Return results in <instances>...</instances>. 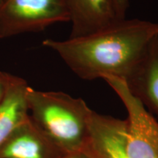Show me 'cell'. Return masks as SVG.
I'll use <instances>...</instances> for the list:
<instances>
[{"mask_svg":"<svg viewBox=\"0 0 158 158\" xmlns=\"http://www.w3.org/2000/svg\"><path fill=\"white\" fill-rule=\"evenodd\" d=\"M157 36L158 23L124 19L83 37L46 39L43 45L56 53L83 80L126 79Z\"/></svg>","mask_w":158,"mask_h":158,"instance_id":"obj_1","label":"cell"},{"mask_svg":"<svg viewBox=\"0 0 158 158\" xmlns=\"http://www.w3.org/2000/svg\"><path fill=\"white\" fill-rule=\"evenodd\" d=\"M27 102L31 121L63 153L82 151L92 113L83 99L29 86Z\"/></svg>","mask_w":158,"mask_h":158,"instance_id":"obj_2","label":"cell"},{"mask_svg":"<svg viewBox=\"0 0 158 158\" xmlns=\"http://www.w3.org/2000/svg\"><path fill=\"white\" fill-rule=\"evenodd\" d=\"M69 21L68 0H5L0 7V38L39 32Z\"/></svg>","mask_w":158,"mask_h":158,"instance_id":"obj_3","label":"cell"},{"mask_svg":"<svg viewBox=\"0 0 158 158\" xmlns=\"http://www.w3.org/2000/svg\"><path fill=\"white\" fill-rule=\"evenodd\" d=\"M117 94L128 117L125 148L130 158H158V121L130 92L124 79L102 78Z\"/></svg>","mask_w":158,"mask_h":158,"instance_id":"obj_4","label":"cell"},{"mask_svg":"<svg viewBox=\"0 0 158 158\" xmlns=\"http://www.w3.org/2000/svg\"><path fill=\"white\" fill-rule=\"evenodd\" d=\"M127 120L92 110L87 141L82 151L91 158H130L126 152Z\"/></svg>","mask_w":158,"mask_h":158,"instance_id":"obj_5","label":"cell"},{"mask_svg":"<svg viewBox=\"0 0 158 158\" xmlns=\"http://www.w3.org/2000/svg\"><path fill=\"white\" fill-rule=\"evenodd\" d=\"M64 154L29 116L0 146V158H60Z\"/></svg>","mask_w":158,"mask_h":158,"instance_id":"obj_6","label":"cell"},{"mask_svg":"<svg viewBox=\"0 0 158 158\" xmlns=\"http://www.w3.org/2000/svg\"><path fill=\"white\" fill-rule=\"evenodd\" d=\"M124 81L130 92L158 117V36Z\"/></svg>","mask_w":158,"mask_h":158,"instance_id":"obj_7","label":"cell"},{"mask_svg":"<svg viewBox=\"0 0 158 158\" xmlns=\"http://www.w3.org/2000/svg\"><path fill=\"white\" fill-rule=\"evenodd\" d=\"M68 4L70 38L90 35L120 20L112 0H68Z\"/></svg>","mask_w":158,"mask_h":158,"instance_id":"obj_8","label":"cell"},{"mask_svg":"<svg viewBox=\"0 0 158 158\" xmlns=\"http://www.w3.org/2000/svg\"><path fill=\"white\" fill-rule=\"evenodd\" d=\"M29 88L24 79L12 75L7 93L0 103V146L29 118Z\"/></svg>","mask_w":158,"mask_h":158,"instance_id":"obj_9","label":"cell"},{"mask_svg":"<svg viewBox=\"0 0 158 158\" xmlns=\"http://www.w3.org/2000/svg\"><path fill=\"white\" fill-rule=\"evenodd\" d=\"M118 19H126V13L129 7V0H112Z\"/></svg>","mask_w":158,"mask_h":158,"instance_id":"obj_10","label":"cell"},{"mask_svg":"<svg viewBox=\"0 0 158 158\" xmlns=\"http://www.w3.org/2000/svg\"><path fill=\"white\" fill-rule=\"evenodd\" d=\"M12 74L0 71V103L2 102L7 93Z\"/></svg>","mask_w":158,"mask_h":158,"instance_id":"obj_11","label":"cell"},{"mask_svg":"<svg viewBox=\"0 0 158 158\" xmlns=\"http://www.w3.org/2000/svg\"><path fill=\"white\" fill-rule=\"evenodd\" d=\"M60 158H91L87 154L83 151L75 152L65 153Z\"/></svg>","mask_w":158,"mask_h":158,"instance_id":"obj_12","label":"cell"},{"mask_svg":"<svg viewBox=\"0 0 158 158\" xmlns=\"http://www.w3.org/2000/svg\"><path fill=\"white\" fill-rule=\"evenodd\" d=\"M5 1V0H0V7H1L2 5Z\"/></svg>","mask_w":158,"mask_h":158,"instance_id":"obj_13","label":"cell"}]
</instances>
